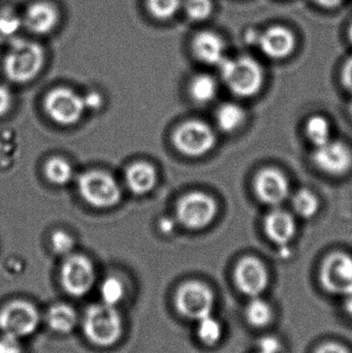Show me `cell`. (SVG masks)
Returning a JSON list of instances; mask_svg holds the SVG:
<instances>
[{"mask_svg": "<svg viewBox=\"0 0 352 353\" xmlns=\"http://www.w3.org/2000/svg\"><path fill=\"white\" fill-rule=\"evenodd\" d=\"M83 335L94 347L107 350L119 343L123 336V319L117 307L97 303L87 307L82 319Z\"/></svg>", "mask_w": 352, "mask_h": 353, "instance_id": "cell-1", "label": "cell"}, {"mask_svg": "<svg viewBox=\"0 0 352 353\" xmlns=\"http://www.w3.org/2000/svg\"><path fill=\"white\" fill-rule=\"evenodd\" d=\"M45 63L43 46L28 39H16L4 58V72L12 82L25 84L39 76Z\"/></svg>", "mask_w": 352, "mask_h": 353, "instance_id": "cell-2", "label": "cell"}, {"mask_svg": "<svg viewBox=\"0 0 352 353\" xmlns=\"http://www.w3.org/2000/svg\"><path fill=\"white\" fill-rule=\"evenodd\" d=\"M218 66L221 78L238 97H253L262 88L264 72L254 58L246 55L225 57Z\"/></svg>", "mask_w": 352, "mask_h": 353, "instance_id": "cell-3", "label": "cell"}, {"mask_svg": "<svg viewBox=\"0 0 352 353\" xmlns=\"http://www.w3.org/2000/svg\"><path fill=\"white\" fill-rule=\"evenodd\" d=\"M41 321L39 309L24 299L10 301L0 309V332L12 339L30 337L39 330Z\"/></svg>", "mask_w": 352, "mask_h": 353, "instance_id": "cell-4", "label": "cell"}, {"mask_svg": "<svg viewBox=\"0 0 352 353\" xmlns=\"http://www.w3.org/2000/svg\"><path fill=\"white\" fill-rule=\"evenodd\" d=\"M215 296L206 283L190 280L180 284L174 294V307L182 319L198 321L212 314Z\"/></svg>", "mask_w": 352, "mask_h": 353, "instance_id": "cell-5", "label": "cell"}, {"mask_svg": "<svg viewBox=\"0 0 352 353\" xmlns=\"http://www.w3.org/2000/svg\"><path fill=\"white\" fill-rule=\"evenodd\" d=\"M96 281L94 265L88 257L80 254L66 256L60 270L62 290L72 298H84L90 294Z\"/></svg>", "mask_w": 352, "mask_h": 353, "instance_id": "cell-6", "label": "cell"}, {"mask_svg": "<svg viewBox=\"0 0 352 353\" xmlns=\"http://www.w3.org/2000/svg\"><path fill=\"white\" fill-rule=\"evenodd\" d=\"M78 188L86 203L99 209L114 207L121 199V189L117 181L105 172L90 171L83 174L79 178Z\"/></svg>", "mask_w": 352, "mask_h": 353, "instance_id": "cell-7", "label": "cell"}, {"mask_svg": "<svg viewBox=\"0 0 352 353\" xmlns=\"http://www.w3.org/2000/svg\"><path fill=\"white\" fill-rule=\"evenodd\" d=\"M173 142L182 154L200 157L212 150L216 137L208 124L200 120H190L176 130Z\"/></svg>", "mask_w": 352, "mask_h": 353, "instance_id": "cell-8", "label": "cell"}, {"mask_svg": "<svg viewBox=\"0 0 352 353\" xmlns=\"http://www.w3.org/2000/svg\"><path fill=\"white\" fill-rule=\"evenodd\" d=\"M246 37L248 43L258 46L262 54L271 59L281 60L289 57L297 46L295 33L284 25H272L262 31L252 30Z\"/></svg>", "mask_w": 352, "mask_h": 353, "instance_id": "cell-9", "label": "cell"}, {"mask_svg": "<svg viewBox=\"0 0 352 353\" xmlns=\"http://www.w3.org/2000/svg\"><path fill=\"white\" fill-rule=\"evenodd\" d=\"M218 208L210 195L194 191L184 195L177 205L180 223L189 230H202L214 220Z\"/></svg>", "mask_w": 352, "mask_h": 353, "instance_id": "cell-10", "label": "cell"}, {"mask_svg": "<svg viewBox=\"0 0 352 353\" xmlns=\"http://www.w3.org/2000/svg\"><path fill=\"white\" fill-rule=\"evenodd\" d=\"M45 109L49 117L60 125L80 121L85 112L83 97L68 88H56L45 97Z\"/></svg>", "mask_w": 352, "mask_h": 353, "instance_id": "cell-11", "label": "cell"}, {"mask_svg": "<svg viewBox=\"0 0 352 353\" xmlns=\"http://www.w3.org/2000/svg\"><path fill=\"white\" fill-rule=\"evenodd\" d=\"M320 279L327 292L343 296L352 288V257L343 252L327 256L320 268Z\"/></svg>", "mask_w": 352, "mask_h": 353, "instance_id": "cell-12", "label": "cell"}, {"mask_svg": "<svg viewBox=\"0 0 352 353\" xmlns=\"http://www.w3.org/2000/svg\"><path fill=\"white\" fill-rule=\"evenodd\" d=\"M234 279L242 294L249 298H256L268 288L269 272L260 259L246 256L236 265Z\"/></svg>", "mask_w": 352, "mask_h": 353, "instance_id": "cell-13", "label": "cell"}, {"mask_svg": "<svg viewBox=\"0 0 352 353\" xmlns=\"http://www.w3.org/2000/svg\"><path fill=\"white\" fill-rule=\"evenodd\" d=\"M312 161L324 173L342 176L351 169L352 152L344 143L330 140L326 144L316 147Z\"/></svg>", "mask_w": 352, "mask_h": 353, "instance_id": "cell-14", "label": "cell"}, {"mask_svg": "<svg viewBox=\"0 0 352 353\" xmlns=\"http://www.w3.org/2000/svg\"><path fill=\"white\" fill-rule=\"evenodd\" d=\"M23 26L37 35H47L57 28L60 12L57 6L45 0L32 2L25 10Z\"/></svg>", "mask_w": 352, "mask_h": 353, "instance_id": "cell-15", "label": "cell"}, {"mask_svg": "<svg viewBox=\"0 0 352 353\" xmlns=\"http://www.w3.org/2000/svg\"><path fill=\"white\" fill-rule=\"evenodd\" d=\"M254 190L262 203L276 207L289 196V182L278 170L265 169L254 179Z\"/></svg>", "mask_w": 352, "mask_h": 353, "instance_id": "cell-16", "label": "cell"}, {"mask_svg": "<svg viewBox=\"0 0 352 353\" xmlns=\"http://www.w3.org/2000/svg\"><path fill=\"white\" fill-rule=\"evenodd\" d=\"M191 51L202 63L218 66L225 58V43L215 31L203 30L192 39Z\"/></svg>", "mask_w": 352, "mask_h": 353, "instance_id": "cell-17", "label": "cell"}, {"mask_svg": "<svg viewBox=\"0 0 352 353\" xmlns=\"http://www.w3.org/2000/svg\"><path fill=\"white\" fill-rule=\"evenodd\" d=\"M45 321L54 334L68 336L76 331L80 319L74 307L66 303H55L48 308Z\"/></svg>", "mask_w": 352, "mask_h": 353, "instance_id": "cell-18", "label": "cell"}, {"mask_svg": "<svg viewBox=\"0 0 352 353\" xmlns=\"http://www.w3.org/2000/svg\"><path fill=\"white\" fill-rule=\"evenodd\" d=\"M265 230L273 242L287 245L295 236L296 222L291 214L275 209L265 219Z\"/></svg>", "mask_w": 352, "mask_h": 353, "instance_id": "cell-19", "label": "cell"}, {"mask_svg": "<svg viewBox=\"0 0 352 353\" xmlns=\"http://www.w3.org/2000/svg\"><path fill=\"white\" fill-rule=\"evenodd\" d=\"M156 171L149 163L140 161L126 170V185L134 194L144 195L150 192L156 185Z\"/></svg>", "mask_w": 352, "mask_h": 353, "instance_id": "cell-20", "label": "cell"}, {"mask_svg": "<svg viewBox=\"0 0 352 353\" xmlns=\"http://www.w3.org/2000/svg\"><path fill=\"white\" fill-rule=\"evenodd\" d=\"M245 319L251 327L256 329L268 327L273 319L272 308L260 296L251 298L245 308Z\"/></svg>", "mask_w": 352, "mask_h": 353, "instance_id": "cell-21", "label": "cell"}, {"mask_svg": "<svg viewBox=\"0 0 352 353\" xmlns=\"http://www.w3.org/2000/svg\"><path fill=\"white\" fill-rule=\"evenodd\" d=\"M196 337L203 345L215 346L222 338V325L212 314L196 321Z\"/></svg>", "mask_w": 352, "mask_h": 353, "instance_id": "cell-22", "label": "cell"}, {"mask_svg": "<svg viewBox=\"0 0 352 353\" xmlns=\"http://www.w3.org/2000/svg\"><path fill=\"white\" fill-rule=\"evenodd\" d=\"M244 119V110L236 103H225L216 112L217 125L225 132H231L239 128Z\"/></svg>", "mask_w": 352, "mask_h": 353, "instance_id": "cell-23", "label": "cell"}, {"mask_svg": "<svg viewBox=\"0 0 352 353\" xmlns=\"http://www.w3.org/2000/svg\"><path fill=\"white\" fill-rule=\"evenodd\" d=\"M190 95L194 101L207 103L214 99L217 93V83L210 74H202L192 79L189 86Z\"/></svg>", "mask_w": 352, "mask_h": 353, "instance_id": "cell-24", "label": "cell"}, {"mask_svg": "<svg viewBox=\"0 0 352 353\" xmlns=\"http://www.w3.org/2000/svg\"><path fill=\"white\" fill-rule=\"evenodd\" d=\"M126 288L123 281L116 276H109L101 282L99 294L101 302L109 306L117 307L125 298Z\"/></svg>", "mask_w": 352, "mask_h": 353, "instance_id": "cell-25", "label": "cell"}, {"mask_svg": "<svg viewBox=\"0 0 352 353\" xmlns=\"http://www.w3.org/2000/svg\"><path fill=\"white\" fill-rule=\"evenodd\" d=\"M145 3L155 20L169 21L182 10L183 0H145Z\"/></svg>", "mask_w": 352, "mask_h": 353, "instance_id": "cell-26", "label": "cell"}, {"mask_svg": "<svg viewBox=\"0 0 352 353\" xmlns=\"http://www.w3.org/2000/svg\"><path fill=\"white\" fill-rule=\"evenodd\" d=\"M45 174L48 180L55 185H65L74 176L72 165L61 157H53L47 161Z\"/></svg>", "mask_w": 352, "mask_h": 353, "instance_id": "cell-27", "label": "cell"}, {"mask_svg": "<svg viewBox=\"0 0 352 353\" xmlns=\"http://www.w3.org/2000/svg\"><path fill=\"white\" fill-rule=\"evenodd\" d=\"M330 124L322 116H313L306 124V134L315 147L322 146L331 140Z\"/></svg>", "mask_w": 352, "mask_h": 353, "instance_id": "cell-28", "label": "cell"}, {"mask_svg": "<svg viewBox=\"0 0 352 353\" xmlns=\"http://www.w3.org/2000/svg\"><path fill=\"white\" fill-rule=\"evenodd\" d=\"M295 211L301 217L311 218L318 213L320 203L318 197L307 189H301L296 193L293 199Z\"/></svg>", "mask_w": 352, "mask_h": 353, "instance_id": "cell-29", "label": "cell"}, {"mask_svg": "<svg viewBox=\"0 0 352 353\" xmlns=\"http://www.w3.org/2000/svg\"><path fill=\"white\" fill-rule=\"evenodd\" d=\"M182 8L189 20L204 22L212 16L214 2L213 0H183Z\"/></svg>", "mask_w": 352, "mask_h": 353, "instance_id": "cell-30", "label": "cell"}, {"mask_svg": "<svg viewBox=\"0 0 352 353\" xmlns=\"http://www.w3.org/2000/svg\"><path fill=\"white\" fill-rule=\"evenodd\" d=\"M52 248L56 254L68 256L74 248V240L72 236L63 230H58L52 234Z\"/></svg>", "mask_w": 352, "mask_h": 353, "instance_id": "cell-31", "label": "cell"}, {"mask_svg": "<svg viewBox=\"0 0 352 353\" xmlns=\"http://www.w3.org/2000/svg\"><path fill=\"white\" fill-rule=\"evenodd\" d=\"M23 26V19L12 10H3L0 14V34L12 37Z\"/></svg>", "mask_w": 352, "mask_h": 353, "instance_id": "cell-32", "label": "cell"}, {"mask_svg": "<svg viewBox=\"0 0 352 353\" xmlns=\"http://www.w3.org/2000/svg\"><path fill=\"white\" fill-rule=\"evenodd\" d=\"M12 94L10 89L3 85H0V118L6 116L12 109Z\"/></svg>", "mask_w": 352, "mask_h": 353, "instance_id": "cell-33", "label": "cell"}, {"mask_svg": "<svg viewBox=\"0 0 352 353\" xmlns=\"http://www.w3.org/2000/svg\"><path fill=\"white\" fill-rule=\"evenodd\" d=\"M258 353H280L281 344L276 338H262L258 344Z\"/></svg>", "mask_w": 352, "mask_h": 353, "instance_id": "cell-34", "label": "cell"}, {"mask_svg": "<svg viewBox=\"0 0 352 353\" xmlns=\"http://www.w3.org/2000/svg\"><path fill=\"white\" fill-rule=\"evenodd\" d=\"M20 344L19 340L12 339V338L3 337L0 339V353H21Z\"/></svg>", "mask_w": 352, "mask_h": 353, "instance_id": "cell-35", "label": "cell"}, {"mask_svg": "<svg viewBox=\"0 0 352 353\" xmlns=\"http://www.w3.org/2000/svg\"><path fill=\"white\" fill-rule=\"evenodd\" d=\"M83 101H84L85 109L90 111L101 109L103 105V97L97 92H89L88 94L83 97Z\"/></svg>", "mask_w": 352, "mask_h": 353, "instance_id": "cell-36", "label": "cell"}, {"mask_svg": "<svg viewBox=\"0 0 352 353\" xmlns=\"http://www.w3.org/2000/svg\"><path fill=\"white\" fill-rule=\"evenodd\" d=\"M343 86L352 93V56L345 61L341 72Z\"/></svg>", "mask_w": 352, "mask_h": 353, "instance_id": "cell-37", "label": "cell"}, {"mask_svg": "<svg viewBox=\"0 0 352 353\" xmlns=\"http://www.w3.org/2000/svg\"><path fill=\"white\" fill-rule=\"evenodd\" d=\"M314 353H351V352L336 342H326V343L318 346Z\"/></svg>", "mask_w": 352, "mask_h": 353, "instance_id": "cell-38", "label": "cell"}, {"mask_svg": "<svg viewBox=\"0 0 352 353\" xmlns=\"http://www.w3.org/2000/svg\"><path fill=\"white\" fill-rule=\"evenodd\" d=\"M320 8L326 10H335L343 3L344 0H313Z\"/></svg>", "mask_w": 352, "mask_h": 353, "instance_id": "cell-39", "label": "cell"}, {"mask_svg": "<svg viewBox=\"0 0 352 353\" xmlns=\"http://www.w3.org/2000/svg\"><path fill=\"white\" fill-rule=\"evenodd\" d=\"M344 309L347 314L352 317V288L351 290H347L344 294Z\"/></svg>", "mask_w": 352, "mask_h": 353, "instance_id": "cell-40", "label": "cell"}, {"mask_svg": "<svg viewBox=\"0 0 352 353\" xmlns=\"http://www.w3.org/2000/svg\"><path fill=\"white\" fill-rule=\"evenodd\" d=\"M175 228V224L172 220L169 219H163V221L161 222V228L163 232H171L172 230Z\"/></svg>", "mask_w": 352, "mask_h": 353, "instance_id": "cell-41", "label": "cell"}, {"mask_svg": "<svg viewBox=\"0 0 352 353\" xmlns=\"http://www.w3.org/2000/svg\"><path fill=\"white\" fill-rule=\"evenodd\" d=\"M347 37H349V41L352 45V22L351 24L349 25V29H347Z\"/></svg>", "mask_w": 352, "mask_h": 353, "instance_id": "cell-42", "label": "cell"}, {"mask_svg": "<svg viewBox=\"0 0 352 353\" xmlns=\"http://www.w3.org/2000/svg\"><path fill=\"white\" fill-rule=\"evenodd\" d=\"M349 112H351V116H352V101L351 103V105H349Z\"/></svg>", "mask_w": 352, "mask_h": 353, "instance_id": "cell-43", "label": "cell"}]
</instances>
